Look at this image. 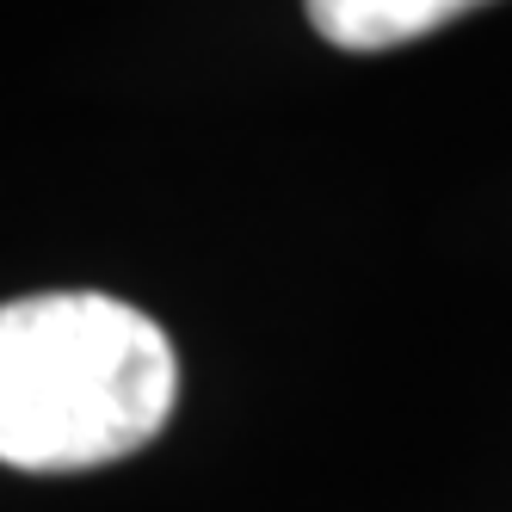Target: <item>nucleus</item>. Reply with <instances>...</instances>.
Masks as SVG:
<instances>
[{
	"mask_svg": "<svg viewBox=\"0 0 512 512\" xmlns=\"http://www.w3.org/2000/svg\"><path fill=\"white\" fill-rule=\"evenodd\" d=\"M179 364L167 334L99 290L0 303V463L99 469L167 426Z\"/></svg>",
	"mask_w": 512,
	"mask_h": 512,
	"instance_id": "f257e3e1",
	"label": "nucleus"
},
{
	"mask_svg": "<svg viewBox=\"0 0 512 512\" xmlns=\"http://www.w3.org/2000/svg\"><path fill=\"white\" fill-rule=\"evenodd\" d=\"M475 7H488V0H309V19L340 50H395Z\"/></svg>",
	"mask_w": 512,
	"mask_h": 512,
	"instance_id": "f03ea898",
	"label": "nucleus"
}]
</instances>
